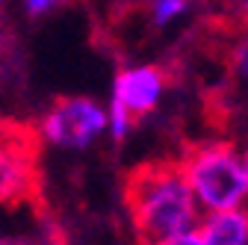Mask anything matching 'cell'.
I'll return each instance as SVG.
<instances>
[{"label": "cell", "mask_w": 248, "mask_h": 245, "mask_svg": "<svg viewBox=\"0 0 248 245\" xmlns=\"http://www.w3.org/2000/svg\"><path fill=\"white\" fill-rule=\"evenodd\" d=\"M195 3L198 0H148V21L154 30H166L189 15Z\"/></svg>", "instance_id": "52a82bcc"}, {"label": "cell", "mask_w": 248, "mask_h": 245, "mask_svg": "<svg viewBox=\"0 0 248 245\" xmlns=\"http://www.w3.org/2000/svg\"><path fill=\"white\" fill-rule=\"evenodd\" d=\"M109 130L107 107L89 95L59 98L39 121V133L59 151H89Z\"/></svg>", "instance_id": "3957f363"}, {"label": "cell", "mask_w": 248, "mask_h": 245, "mask_svg": "<svg viewBox=\"0 0 248 245\" xmlns=\"http://www.w3.org/2000/svg\"><path fill=\"white\" fill-rule=\"evenodd\" d=\"M166 86H169V77L163 68L157 65H127L121 68L115 77H112V89H109V104L124 109L133 121L142 118V115H151L163 104V95H166Z\"/></svg>", "instance_id": "277c9868"}, {"label": "cell", "mask_w": 248, "mask_h": 245, "mask_svg": "<svg viewBox=\"0 0 248 245\" xmlns=\"http://www.w3.org/2000/svg\"><path fill=\"white\" fill-rule=\"evenodd\" d=\"M157 245H201V239H198V233L192 230V233H183V236H171V239H166V242H157Z\"/></svg>", "instance_id": "8fae6325"}, {"label": "cell", "mask_w": 248, "mask_h": 245, "mask_svg": "<svg viewBox=\"0 0 248 245\" xmlns=\"http://www.w3.org/2000/svg\"><path fill=\"white\" fill-rule=\"evenodd\" d=\"M242 166H245V180H248V148L242 151Z\"/></svg>", "instance_id": "4fadbf2b"}, {"label": "cell", "mask_w": 248, "mask_h": 245, "mask_svg": "<svg viewBox=\"0 0 248 245\" xmlns=\"http://www.w3.org/2000/svg\"><path fill=\"white\" fill-rule=\"evenodd\" d=\"M0 245H30L27 239H15V236H0Z\"/></svg>", "instance_id": "7c38bea8"}, {"label": "cell", "mask_w": 248, "mask_h": 245, "mask_svg": "<svg viewBox=\"0 0 248 245\" xmlns=\"http://www.w3.org/2000/svg\"><path fill=\"white\" fill-rule=\"evenodd\" d=\"M127 210L142 245L192 233L201 210L186 186L177 163H148L127 180Z\"/></svg>", "instance_id": "6da1fadb"}, {"label": "cell", "mask_w": 248, "mask_h": 245, "mask_svg": "<svg viewBox=\"0 0 248 245\" xmlns=\"http://www.w3.org/2000/svg\"><path fill=\"white\" fill-rule=\"evenodd\" d=\"M39 189L36 151L15 133H0V204L15 207Z\"/></svg>", "instance_id": "5b68a950"}, {"label": "cell", "mask_w": 248, "mask_h": 245, "mask_svg": "<svg viewBox=\"0 0 248 245\" xmlns=\"http://www.w3.org/2000/svg\"><path fill=\"white\" fill-rule=\"evenodd\" d=\"M201 213L242 210L248 201V180L242 166V151L225 139H210L192 145L177 163Z\"/></svg>", "instance_id": "7a4b0ae2"}, {"label": "cell", "mask_w": 248, "mask_h": 245, "mask_svg": "<svg viewBox=\"0 0 248 245\" xmlns=\"http://www.w3.org/2000/svg\"><path fill=\"white\" fill-rule=\"evenodd\" d=\"M201 245H248V210L207 213L195 228Z\"/></svg>", "instance_id": "8992f818"}, {"label": "cell", "mask_w": 248, "mask_h": 245, "mask_svg": "<svg viewBox=\"0 0 248 245\" xmlns=\"http://www.w3.org/2000/svg\"><path fill=\"white\" fill-rule=\"evenodd\" d=\"M65 0H24V9L30 18H39V15H47L53 9H59Z\"/></svg>", "instance_id": "9c48e42d"}, {"label": "cell", "mask_w": 248, "mask_h": 245, "mask_svg": "<svg viewBox=\"0 0 248 245\" xmlns=\"http://www.w3.org/2000/svg\"><path fill=\"white\" fill-rule=\"evenodd\" d=\"M3 6H6V0H0V12H3Z\"/></svg>", "instance_id": "5bb4252c"}, {"label": "cell", "mask_w": 248, "mask_h": 245, "mask_svg": "<svg viewBox=\"0 0 248 245\" xmlns=\"http://www.w3.org/2000/svg\"><path fill=\"white\" fill-rule=\"evenodd\" d=\"M228 9H231L233 21L242 24V30H248V0H228Z\"/></svg>", "instance_id": "30bf717a"}, {"label": "cell", "mask_w": 248, "mask_h": 245, "mask_svg": "<svg viewBox=\"0 0 248 245\" xmlns=\"http://www.w3.org/2000/svg\"><path fill=\"white\" fill-rule=\"evenodd\" d=\"M228 56H231V74H233V80L248 92V30H242V33L233 39Z\"/></svg>", "instance_id": "ba28073f"}]
</instances>
